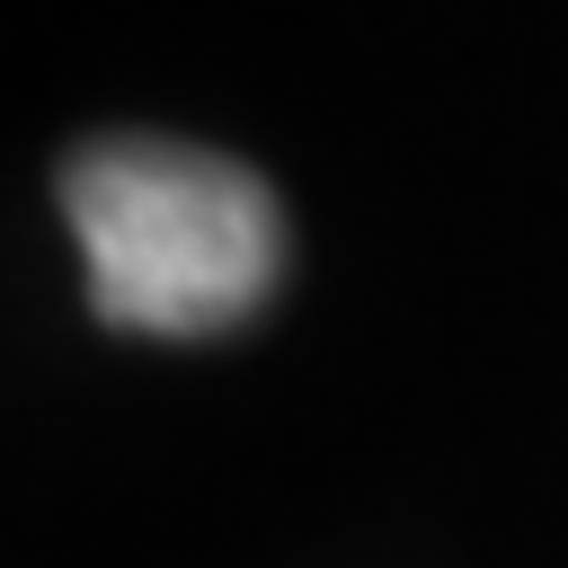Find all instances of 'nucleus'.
<instances>
[{
  "label": "nucleus",
  "instance_id": "obj_1",
  "mask_svg": "<svg viewBox=\"0 0 568 568\" xmlns=\"http://www.w3.org/2000/svg\"><path fill=\"white\" fill-rule=\"evenodd\" d=\"M62 213H71L98 320L142 337L240 328L284 275V213L266 178L195 142L106 133L71 151Z\"/></svg>",
  "mask_w": 568,
  "mask_h": 568
}]
</instances>
